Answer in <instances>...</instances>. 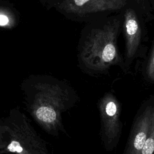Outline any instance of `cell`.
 Here are the masks:
<instances>
[{
    "instance_id": "cell-2",
    "label": "cell",
    "mask_w": 154,
    "mask_h": 154,
    "mask_svg": "<svg viewBox=\"0 0 154 154\" xmlns=\"http://www.w3.org/2000/svg\"><path fill=\"white\" fill-rule=\"evenodd\" d=\"M122 14V31L125 38L123 72L127 73L135 61L145 60L147 57L148 22L141 10L131 0H128Z\"/></svg>"
},
{
    "instance_id": "cell-6",
    "label": "cell",
    "mask_w": 154,
    "mask_h": 154,
    "mask_svg": "<svg viewBox=\"0 0 154 154\" xmlns=\"http://www.w3.org/2000/svg\"><path fill=\"white\" fill-rule=\"evenodd\" d=\"M145 65L143 69L144 79L150 84H154V40L148 57H146Z\"/></svg>"
},
{
    "instance_id": "cell-12",
    "label": "cell",
    "mask_w": 154,
    "mask_h": 154,
    "mask_svg": "<svg viewBox=\"0 0 154 154\" xmlns=\"http://www.w3.org/2000/svg\"><path fill=\"white\" fill-rule=\"evenodd\" d=\"M7 154H13V153H7Z\"/></svg>"
},
{
    "instance_id": "cell-11",
    "label": "cell",
    "mask_w": 154,
    "mask_h": 154,
    "mask_svg": "<svg viewBox=\"0 0 154 154\" xmlns=\"http://www.w3.org/2000/svg\"><path fill=\"white\" fill-rule=\"evenodd\" d=\"M0 154H6L5 151L4 150H0Z\"/></svg>"
},
{
    "instance_id": "cell-10",
    "label": "cell",
    "mask_w": 154,
    "mask_h": 154,
    "mask_svg": "<svg viewBox=\"0 0 154 154\" xmlns=\"http://www.w3.org/2000/svg\"><path fill=\"white\" fill-rule=\"evenodd\" d=\"M149 2L150 4V5H151V7L154 12V0H149Z\"/></svg>"
},
{
    "instance_id": "cell-7",
    "label": "cell",
    "mask_w": 154,
    "mask_h": 154,
    "mask_svg": "<svg viewBox=\"0 0 154 154\" xmlns=\"http://www.w3.org/2000/svg\"><path fill=\"white\" fill-rule=\"evenodd\" d=\"M154 153V115L149 135L144 144L138 154H153Z\"/></svg>"
},
{
    "instance_id": "cell-13",
    "label": "cell",
    "mask_w": 154,
    "mask_h": 154,
    "mask_svg": "<svg viewBox=\"0 0 154 154\" xmlns=\"http://www.w3.org/2000/svg\"><path fill=\"white\" fill-rule=\"evenodd\" d=\"M153 154H154V153H153Z\"/></svg>"
},
{
    "instance_id": "cell-4",
    "label": "cell",
    "mask_w": 154,
    "mask_h": 154,
    "mask_svg": "<svg viewBox=\"0 0 154 154\" xmlns=\"http://www.w3.org/2000/svg\"><path fill=\"white\" fill-rule=\"evenodd\" d=\"M122 103L112 92L106 93L98 102L99 135L104 149L112 151L119 144L122 131Z\"/></svg>"
},
{
    "instance_id": "cell-5",
    "label": "cell",
    "mask_w": 154,
    "mask_h": 154,
    "mask_svg": "<svg viewBox=\"0 0 154 154\" xmlns=\"http://www.w3.org/2000/svg\"><path fill=\"white\" fill-rule=\"evenodd\" d=\"M154 115V94L141 104L135 114L122 154H138L149 135Z\"/></svg>"
},
{
    "instance_id": "cell-3",
    "label": "cell",
    "mask_w": 154,
    "mask_h": 154,
    "mask_svg": "<svg viewBox=\"0 0 154 154\" xmlns=\"http://www.w3.org/2000/svg\"><path fill=\"white\" fill-rule=\"evenodd\" d=\"M2 119L8 136L6 154H54L28 117L18 108L10 110Z\"/></svg>"
},
{
    "instance_id": "cell-9",
    "label": "cell",
    "mask_w": 154,
    "mask_h": 154,
    "mask_svg": "<svg viewBox=\"0 0 154 154\" xmlns=\"http://www.w3.org/2000/svg\"><path fill=\"white\" fill-rule=\"evenodd\" d=\"M8 18L3 14H0V26H5L8 23Z\"/></svg>"
},
{
    "instance_id": "cell-1",
    "label": "cell",
    "mask_w": 154,
    "mask_h": 154,
    "mask_svg": "<svg viewBox=\"0 0 154 154\" xmlns=\"http://www.w3.org/2000/svg\"><path fill=\"white\" fill-rule=\"evenodd\" d=\"M122 25L121 11L107 16L102 25L95 30L90 45L89 62L92 69L106 72L111 67L118 66L123 72V58L117 45Z\"/></svg>"
},
{
    "instance_id": "cell-8",
    "label": "cell",
    "mask_w": 154,
    "mask_h": 154,
    "mask_svg": "<svg viewBox=\"0 0 154 154\" xmlns=\"http://www.w3.org/2000/svg\"><path fill=\"white\" fill-rule=\"evenodd\" d=\"M8 143V132L3 119H0V150H4Z\"/></svg>"
}]
</instances>
